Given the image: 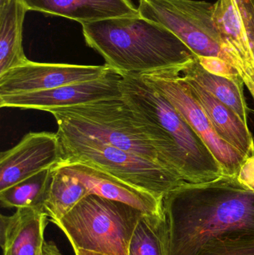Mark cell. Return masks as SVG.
<instances>
[{"label":"cell","mask_w":254,"mask_h":255,"mask_svg":"<svg viewBox=\"0 0 254 255\" xmlns=\"http://www.w3.org/2000/svg\"><path fill=\"white\" fill-rule=\"evenodd\" d=\"M167 255H199L210 241L254 234V190L238 177L183 181L163 199Z\"/></svg>","instance_id":"1"},{"label":"cell","mask_w":254,"mask_h":255,"mask_svg":"<svg viewBox=\"0 0 254 255\" xmlns=\"http://www.w3.org/2000/svg\"><path fill=\"white\" fill-rule=\"evenodd\" d=\"M86 45L120 75H143L179 67L196 57L173 33L138 16L82 24Z\"/></svg>","instance_id":"2"},{"label":"cell","mask_w":254,"mask_h":255,"mask_svg":"<svg viewBox=\"0 0 254 255\" xmlns=\"http://www.w3.org/2000/svg\"><path fill=\"white\" fill-rule=\"evenodd\" d=\"M49 113L55 118L58 128L134 153L165 167L178 155L168 134L133 110L122 97L55 109Z\"/></svg>","instance_id":"3"},{"label":"cell","mask_w":254,"mask_h":255,"mask_svg":"<svg viewBox=\"0 0 254 255\" xmlns=\"http://www.w3.org/2000/svg\"><path fill=\"white\" fill-rule=\"evenodd\" d=\"M122 97L128 106L161 128L175 144L183 165V181L207 182L224 175L204 141L158 91L140 75H122Z\"/></svg>","instance_id":"4"},{"label":"cell","mask_w":254,"mask_h":255,"mask_svg":"<svg viewBox=\"0 0 254 255\" xmlns=\"http://www.w3.org/2000/svg\"><path fill=\"white\" fill-rule=\"evenodd\" d=\"M137 208L89 194L55 222L73 250L104 255H128L134 230L145 215Z\"/></svg>","instance_id":"5"},{"label":"cell","mask_w":254,"mask_h":255,"mask_svg":"<svg viewBox=\"0 0 254 255\" xmlns=\"http://www.w3.org/2000/svg\"><path fill=\"white\" fill-rule=\"evenodd\" d=\"M64 157L101 169L137 188L164 199L183 181L163 165L83 135L58 128Z\"/></svg>","instance_id":"6"},{"label":"cell","mask_w":254,"mask_h":255,"mask_svg":"<svg viewBox=\"0 0 254 255\" xmlns=\"http://www.w3.org/2000/svg\"><path fill=\"white\" fill-rule=\"evenodd\" d=\"M137 8L140 16L171 31L197 57H215L233 66L213 21V4L204 0H140Z\"/></svg>","instance_id":"7"},{"label":"cell","mask_w":254,"mask_h":255,"mask_svg":"<svg viewBox=\"0 0 254 255\" xmlns=\"http://www.w3.org/2000/svg\"><path fill=\"white\" fill-rule=\"evenodd\" d=\"M180 67L140 76L172 105L204 141L222 167L224 175L238 177L246 159L237 148L219 136L208 117L194 98L187 82L180 74Z\"/></svg>","instance_id":"8"},{"label":"cell","mask_w":254,"mask_h":255,"mask_svg":"<svg viewBox=\"0 0 254 255\" xmlns=\"http://www.w3.org/2000/svg\"><path fill=\"white\" fill-rule=\"evenodd\" d=\"M122 75L112 70L101 79L28 94L0 96V107L50 112L55 109L121 98Z\"/></svg>","instance_id":"9"},{"label":"cell","mask_w":254,"mask_h":255,"mask_svg":"<svg viewBox=\"0 0 254 255\" xmlns=\"http://www.w3.org/2000/svg\"><path fill=\"white\" fill-rule=\"evenodd\" d=\"M108 66L39 63L28 61L0 76V96L28 94L101 79Z\"/></svg>","instance_id":"10"},{"label":"cell","mask_w":254,"mask_h":255,"mask_svg":"<svg viewBox=\"0 0 254 255\" xmlns=\"http://www.w3.org/2000/svg\"><path fill=\"white\" fill-rule=\"evenodd\" d=\"M64 157L58 132H29L0 154V191L35 174L52 169Z\"/></svg>","instance_id":"11"},{"label":"cell","mask_w":254,"mask_h":255,"mask_svg":"<svg viewBox=\"0 0 254 255\" xmlns=\"http://www.w3.org/2000/svg\"><path fill=\"white\" fill-rule=\"evenodd\" d=\"M54 168L77 178L86 186L89 194L122 202L149 215L163 214V199L98 168L85 163L65 162H60Z\"/></svg>","instance_id":"12"},{"label":"cell","mask_w":254,"mask_h":255,"mask_svg":"<svg viewBox=\"0 0 254 255\" xmlns=\"http://www.w3.org/2000/svg\"><path fill=\"white\" fill-rule=\"evenodd\" d=\"M49 220L43 208H17L1 215L0 244L3 255H41Z\"/></svg>","instance_id":"13"},{"label":"cell","mask_w":254,"mask_h":255,"mask_svg":"<svg viewBox=\"0 0 254 255\" xmlns=\"http://www.w3.org/2000/svg\"><path fill=\"white\" fill-rule=\"evenodd\" d=\"M213 18L234 68L243 81L254 84V57L237 0H218L213 4Z\"/></svg>","instance_id":"14"},{"label":"cell","mask_w":254,"mask_h":255,"mask_svg":"<svg viewBox=\"0 0 254 255\" xmlns=\"http://www.w3.org/2000/svg\"><path fill=\"white\" fill-rule=\"evenodd\" d=\"M28 10L73 19L81 24L110 18L138 16L131 0H22Z\"/></svg>","instance_id":"15"},{"label":"cell","mask_w":254,"mask_h":255,"mask_svg":"<svg viewBox=\"0 0 254 255\" xmlns=\"http://www.w3.org/2000/svg\"><path fill=\"white\" fill-rule=\"evenodd\" d=\"M194 98L205 112L219 136L247 160L254 155V139L249 125L231 108L193 81L185 79Z\"/></svg>","instance_id":"16"},{"label":"cell","mask_w":254,"mask_h":255,"mask_svg":"<svg viewBox=\"0 0 254 255\" xmlns=\"http://www.w3.org/2000/svg\"><path fill=\"white\" fill-rule=\"evenodd\" d=\"M180 74L193 81L222 103L234 110L245 124H248L249 109L244 95L243 79H231L207 71L200 64L197 56L180 66Z\"/></svg>","instance_id":"17"},{"label":"cell","mask_w":254,"mask_h":255,"mask_svg":"<svg viewBox=\"0 0 254 255\" xmlns=\"http://www.w3.org/2000/svg\"><path fill=\"white\" fill-rule=\"evenodd\" d=\"M28 9L22 0L0 6V76L28 62L22 46V28Z\"/></svg>","instance_id":"18"},{"label":"cell","mask_w":254,"mask_h":255,"mask_svg":"<svg viewBox=\"0 0 254 255\" xmlns=\"http://www.w3.org/2000/svg\"><path fill=\"white\" fill-rule=\"evenodd\" d=\"M88 195L89 193L86 186L77 178L53 168L43 211L49 222L54 223L62 219Z\"/></svg>","instance_id":"19"},{"label":"cell","mask_w":254,"mask_h":255,"mask_svg":"<svg viewBox=\"0 0 254 255\" xmlns=\"http://www.w3.org/2000/svg\"><path fill=\"white\" fill-rule=\"evenodd\" d=\"M52 169H45L0 191L1 207L43 208L52 180Z\"/></svg>","instance_id":"20"},{"label":"cell","mask_w":254,"mask_h":255,"mask_svg":"<svg viewBox=\"0 0 254 255\" xmlns=\"http://www.w3.org/2000/svg\"><path fill=\"white\" fill-rule=\"evenodd\" d=\"M128 255H167V232L164 214L143 216L128 247Z\"/></svg>","instance_id":"21"},{"label":"cell","mask_w":254,"mask_h":255,"mask_svg":"<svg viewBox=\"0 0 254 255\" xmlns=\"http://www.w3.org/2000/svg\"><path fill=\"white\" fill-rule=\"evenodd\" d=\"M199 255H254V234H234L213 239Z\"/></svg>","instance_id":"22"},{"label":"cell","mask_w":254,"mask_h":255,"mask_svg":"<svg viewBox=\"0 0 254 255\" xmlns=\"http://www.w3.org/2000/svg\"><path fill=\"white\" fill-rule=\"evenodd\" d=\"M200 64L207 71L231 79H241V76L231 64L215 57H197Z\"/></svg>","instance_id":"23"},{"label":"cell","mask_w":254,"mask_h":255,"mask_svg":"<svg viewBox=\"0 0 254 255\" xmlns=\"http://www.w3.org/2000/svg\"><path fill=\"white\" fill-rule=\"evenodd\" d=\"M254 59V0H237Z\"/></svg>","instance_id":"24"},{"label":"cell","mask_w":254,"mask_h":255,"mask_svg":"<svg viewBox=\"0 0 254 255\" xmlns=\"http://www.w3.org/2000/svg\"><path fill=\"white\" fill-rule=\"evenodd\" d=\"M240 181L254 190V155L247 159L238 175Z\"/></svg>","instance_id":"25"},{"label":"cell","mask_w":254,"mask_h":255,"mask_svg":"<svg viewBox=\"0 0 254 255\" xmlns=\"http://www.w3.org/2000/svg\"><path fill=\"white\" fill-rule=\"evenodd\" d=\"M42 255H62L55 244H47L43 247Z\"/></svg>","instance_id":"26"},{"label":"cell","mask_w":254,"mask_h":255,"mask_svg":"<svg viewBox=\"0 0 254 255\" xmlns=\"http://www.w3.org/2000/svg\"><path fill=\"white\" fill-rule=\"evenodd\" d=\"M243 82H244L245 85H246L248 88H249V91H250L251 94H252L254 100V84L252 83L250 81L247 80V79L243 81Z\"/></svg>","instance_id":"27"},{"label":"cell","mask_w":254,"mask_h":255,"mask_svg":"<svg viewBox=\"0 0 254 255\" xmlns=\"http://www.w3.org/2000/svg\"><path fill=\"white\" fill-rule=\"evenodd\" d=\"M76 255H95V253H91V252L85 251L82 250H74Z\"/></svg>","instance_id":"28"},{"label":"cell","mask_w":254,"mask_h":255,"mask_svg":"<svg viewBox=\"0 0 254 255\" xmlns=\"http://www.w3.org/2000/svg\"><path fill=\"white\" fill-rule=\"evenodd\" d=\"M9 0H0V6L4 5V4L8 1Z\"/></svg>","instance_id":"29"},{"label":"cell","mask_w":254,"mask_h":255,"mask_svg":"<svg viewBox=\"0 0 254 255\" xmlns=\"http://www.w3.org/2000/svg\"><path fill=\"white\" fill-rule=\"evenodd\" d=\"M95 255H101V254H97V253H95Z\"/></svg>","instance_id":"30"},{"label":"cell","mask_w":254,"mask_h":255,"mask_svg":"<svg viewBox=\"0 0 254 255\" xmlns=\"http://www.w3.org/2000/svg\"><path fill=\"white\" fill-rule=\"evenodd\" d=\"M41 255H42V254H41Z\"/></svg>","instance_id":"31"}]
</instances>
